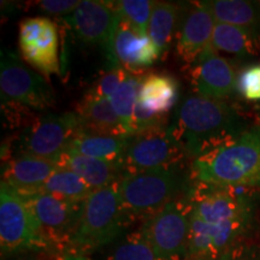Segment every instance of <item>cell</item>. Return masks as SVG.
<instances>
[{
	"label": "cell",
	"mask_w": 260,
	"mask_h": 260,
	"mask_svg": "<svg viewBox=\"0 0 260 260\" xmlns=\"http://www.w3.org/2000/svg\"><path fill=\"white\" fill-rule=\"evenodd\" d=\"M165 121H167V118H165L164 115L154 113L138 100L134 109V115H133V132H134V135L162 130Z\"/></svg>",
	"instance_id": "obj_29"
},
{
	"label": "cell",
	"mask_w": 260,
	"mask_h": 260,
	"mask_svg": "<svg viewBox=\"0 0 260 260\" xmlns=\"http://www.w3.org/2000/svg\"><path fill=\"white\" fill-rule=\"evenodd\" d=\"M113 56L117 64L132 69L149 67L160 57L148 35L140 34L122 19L113 38Z\"/></svg>",
	"instance_id": "obj_17"
},
{
	"label": "cell",
	"mask_w": 260,
	"mask_h": 260,
	"mask_svg": "<svg viewBox=\"0 0 260 260\" xmlns=\"http://www.w3.org/2000/svg\"><path fill=\"white\" fill-rule=\"evenodd\" d=\"M132 136L94 135L80 132L75 136L69 148L86 157L103 159L121 164Z\"/></svg>",
	"instance_id": "obj_21"
},
{
	"label": "cell",
	"mask_w": 260,
	"mask_h": 260,
	"mask_svg": "<svg viewBox=\"0 0 260 260\" xmlns=\"http://www.w3.org/2000/svg\"><path fill=\"white\" fill-rule=\"evenodd\" d=\"M177 98L178 83L170 75L151 74L142 79L138 100L154 113L165 115Z\"/></svg>",
	"instance_id": "obj_22"
},
{
	"label": "cell",
	"mask_w": 260,
	"mask_h": 260,
	"mask_svg": "<svg viewBox=\"0 0 260 260\" xmlns=\"http://www.w3.org/2000/svg\"><path fill=\"white\" fill-rule=\"evenodd\" d=\"M65 21L83 44L103 47L112 68L118 67L113 56V38L121 17L115 5L96 0H83L73 14L65 17Z\"/></svg>",
	"instance_id": "obj_12"
},
{
	"label": "cell",
	"mask_w": 260,
	"mask_h": 260,
	"mask_svg": "<svg viewBox=\"0 0 260 260\" xmlns=\"http://www.w3.org/2000/svg\"><path fill=\"white\" fill-rule=\"evenodd\" d=\"M80 3L81 2H77V0H46V2L39 3V6L46 14L67 17L77 9Z\"/></svg>",
	"instance_id": "obj_32"
},
{
	"label": "cell",
	"mask_w": 260,
	"mask_h": 260,
	"mask_svg": "<svg viewBox=\"0 0 260 260\" xmlns=\"http://www.w3.org/2000/svg\"><path fill=\"white\" fill-rule=\"evenodd\" d=\"M256 34L247 29L225 23L214 24L210 46L216 52H226L237 57L247 58L255 54Z\"/></svg>",
	"instance_id": "obj_23"
},
{
	"label": "cell",
	"mask_w": 260,
	"mask_h": 260,
	"mask_svg": "<svg viewBox=\"0 0 260 260\" xmlns=\"http://www.w3.org/2000/svg\"><path fill=\"white\" fill-rule=\"evenodd\" d=\"M183 187L178 165L154 170L123 174L118 181L121 201L130 217H146L158 212L176 199Z\"/></svg>",
	"instance_id": "obj_5"
},
{
	"label": "cell",
	"mask_w": 260,
	"mask_h": 260,
	"mask_svg": "<svg viewBox=\"0 0 260 260\" xmlns=\"http://www.w3.org/2000/svg\"><path fill=\"white\" fill-rule=\"evenodd\" d=\"M128 71L123 69L121 67L112 68L96 81L95 86L90 90V94L103 99H110L119 86L123 83V81L128 76Z\"/></svg>",
	"instance_id": "obj_30"
},
{
	"label": "cell",
	"mask_w": 260,
	"mask_h": 260,
	"mask_svg": "<svg viewBox=\"0 0 260 260\" xmlns=\"http://www.w3.org/2000/svg\"><path fill=\"white\" fill-rule=\"evenodd\" d=\"M61 252L56 249H42V251H34L23 253L15 256H10L5 260H57L58 255Z\"/></svg>",
	"instance_id": "obj_34"
},
{
	"label": "cell",
	"mask_w": 260,
	"mask_h": 260,
	"mask_svg": "<svg viewBox=\"0 0 260 260\" xmlns=\"http://www.w3.org/2000/svg\"><path fill=\"white\" fill-rule=\"evenodd\" d=\"M58 169L59 164L57 162L21 153L8 161L3 171V182L18 193L32 194L39 191Z\"/></svg>",
	"instance_id": "obj_16"
},
{
	"label": "cell",
	"mask_w": 260,
	"mask_h": 260,
	"mask_svg": "<svg viewBox=\"0 0 260 260\" xmlns=\"http://www.w3.org/2000/svg\"><path fill=\"white\" fill-rule=\"evenodd\" d=\"M237 79L232 63L211 46L201 53L191 71V81L198 95L220 102L237 89Z\"/></svg>",
	"instance_id": "obj_14"
},
{
	"label": "cell",
	"mask_w": 260,
	"mask_h": 260,
	"mask_svg": "<svg viewBox=\"0 0 260 260\" xmlns=\"http://www.w3.org/2000/svg\"><path fill=\"white\" fill-rule=\"evenodd\" d=\"M214 21L204 2L197 3L187 12L182 23L178 53L188 64H195L212 40Z\"/></svg>",
	"instance_id": "obj_15"
},
{
	"label": "cell",
	"mask_w": 260,
	"mask_h": 260,
	"mask_svg": "<svg viewBox=\"0 0 260 260\" xmlns=\"http://www.w3.org/2000/svg\"><path fill=\"white\" fill-rule=\"evenodd\" d=\"M256 189L198 182L190 189L189 258L219 260L246 242L254 226Z\"/></svg>",
	"instance_id": "obj_1"
},
{
	"label": "cell",
	"mask_w": 260,
	"mask_h": 260,
	"mask_svg": "<svg viewBox=\"0 0 260 260\" xmlns=\"http://www.w3.org/2000/svg\"><path fill=\"white\" fill-rule=\"evenodd\" d=\"M0 92L3 104L42 110L53 104V93L40 75L12 53H2Z\"/></svg>",
	"instance_id": "obj_10"
},
{
	"label": "cell",
	"mask_w": 260,
	"mask_h": 260,
	"mask_svg": "<svg viewBox=\"0 0 260 260\" xmlns=\"http://www.w3.org/2000/svg\"><path fill=\"white\" fill-rule=\"evenodd\" d=\"M81 132L94 135L130 136L109 99L88 93L77 106Z\"/></svg>",
	"instance_id": "obj_18"
},
{
	"label": "cell",
	"mask_w": 260,
	"mask_h": 260,
	"mask_svg": "<svg viewBox=\"0 0 260 260\" xmlns=\"http://www.w3.org/2000/svg\"><path fill=\"white\" fill-rule=\"evenodd\" d=\"M19 50L27 63L45 75L59 74L58 31L46 17L27 18L19 25Z\"/></svg>",
	"instance_id": "obj_13"
},
{
	"label": "cell",
	"mask_w": 260,
	"mask_h": 260,
	"mask_svg": "<svg viewBox=\"0 0 260 260\" xmlns=\"http://www.w3.org/2000/svg\"><path fill=\"white\" fill-rule=\"evenodd\" d=\"M160 260L189 258V198L171 200L145 219L138 230Z\"/></svg>",
	"instance_id": "obj_7"
},
{
	"label": "cell",
	"mask_w": 260,
	"mask_h": 260,
	"mask_svg": "<svg viewBox=\"0 0 260 260\" xmlns=\"http://www.w3.org/2000/svg\"><path fill=\"white\" fill-rule=\"evenodd\" d=\"M186 152L170 130L142 133L132 136L121 160L123 174H133L178 165Z\"/></svg>",
	"instance_id": "obj_11"
},
{
	"label": "cell",
	"mask_w": 260,
	"mask_h": 260,
	"mask_svg": "<svg viewBox=\"0 0 260 260\" xmlns=\"http://www.w3.org/2000/svg\"><path fill=\"white\" fill-rule=\"evenodd\" d=\"M198 182L260 189V126L240 133L193 161Z\"/></svg>",
	"instance_id": "obj_3"
},
{
	"label": "cell",
	"mask_w": 260,
	"mask_h": 260,
	"mask_svg": "<svg viewBox=\"0 0 260 260\" xmlns=\"http://www.w3.org/2000/svg\"><path fill=\"white\" fill-rule=\"evenodd\" d=\"M22 195L34 213L48 243L59 252L68 251L79 223L82 204L40 191Z\"/></svg>",
	"instance_id": "obj_9"
},
{
	"label": "cell",
	"mask_w": 260,
	"mask_h": 260,
	"mask_svg": "<svg viewBox=\"0 0 260 260\" xmlns=\"http://www.w3.org/2000/svg\"><path fill=\"white\" fill-rule=\"evenodd\" d=\"M40 193H46L60 198V199L82 204L93 189L81 178L79 175L68 169L59 167L56 172L45 182V184L39 189ZM38 193V191H37Z\"/></svg>",
	"instance_id": "obj_25"
},
{
	"label": "cell",
	"mask_w": 260,
	"mask_h": 260,
	"mask_svg": "<svg viewBox=\"0 0 260 260\" xmlns=\"http://www.w3.org/2000/svg\"><path fill=\"white\" fill-rule=\"evenodd\" d=\"M81 132L77 113L45 115L35 119L22 135V153L59 162L73 140Z\"/></svg>",
	"instance_id": "obj_8"
},
{
	"label": "cell",
	"mask_w": 260,
	"mask_h": 260,
	"mask_svg": "<svg viewBox=\"0 0 260 260\" xmlns=\"http://www.w3.org/2000/svg\"><path fill=\"white\" fill-rule=\"evenodd\" d=\"M241 121L228 104L200 95L187 98L178 110L171 134L195 159L240 134Z\"/></svg>",
	"instance_id": "obj_2"
},
{
	"label": "cell",
	"mask_w": 260,
	"mask_h": 260,
	"mask_svg": "<svg viewBox=\"0 0 260 260\" xmlns=\"http://www.w3.org/2000/svg\"><path fill=\"white\" fill-rule=\"evenodd\" d=\"M142 79H140L138 75L128 74L126 79L116 90L115 94L110 98V103L123 123L126 133L130 136H134L133 132V115L134 109L139 99L140 87H141Z\"/></svg>",
	"instance_id": "obj_26"
},
{
	"label": "cell",
	"mask_w": 260,
	"mask_h": 260,
	"mask_svg": "<svg viewBox=\"0 0 260 260\" xmlns=\"http://www.w3.org/2000/svg\"><path fill=\"white\" fill-rule=\"evenodd\" d=\"M107 260H160L139 232L130 234L110 252Z\"/></svg>",
	"instance_id": "obj_28"
},
{
	"label": "cell",
	"mask_w": 260,
	"mask_h": 260,
	"mask_svg": "<svg viewBox=\"0 0 260 260\" xmlns=\"http://www.w3.org/2000/svg\"><path fill=\"white\" fill-rule=\"evenodd\" d=\"M115 4L117 12L123 22L128 23L140 34L148 35V23L154 2L152 0H122Z\"/></svg>",
	"instance_id": "obj_27"
},
{
	"label": "cell",
	"mask_w": 260,
	"mask_h": 260,
	"mask_svg": "<svg viewBox=\"0 0 260 260\" xmlns=\"http://www.w3.org/2000/svg\"><path fill=\"white\" fill-rule=\"evenodd\" d=\"M182 260H195V259H191V258H187V259H182Z\"/></svg>",
	"instance_id": "obj_36"
},
{
	"label": "cell",
	"mask_w": 260,
	"mask_h": 260,
	"mask_svg": "<svg viewBox=\"0 0 260 260\" xmlns=\"http://www.w3.org/2000/svg\"><path fill=\"white\" fill-rule=\"evenodd\" d=\"M0 187V248L3 259L28 252L54 249L45 239L23 195L3 181Z\"/></svg>",
	"instance_id": "obj_6"
},
{
	"label": "cell",
	"mask_w": 260,
	"mask_h": 260,
	"mask_svg": "<svg viewBox=\"0 0 260 260\" xmlns=\"http://www.w3.org/2000/svg\"><path fill=\"white\" fill-rule=\"evenodd\" d=\"M237 90L249 102H260V64L251 65L240 74Z\"/></svg>",
	"instance_id": "obj_31"
},
{
	"label": "cell",
	"mask_w": 260,
	"mask_h": 260,
	"mask_svg": "<svg viewBox=\"0 0 260 260\" xmlns=\"http://www.w3.org/2000/svg\"><path fill=\"white\" fill-rule=\"evenodd\" d=\"M57 260H92L88 258L84 253L74 251V249H68V251L61 252L59 255H58Z\"/></svg>",
	"instance_id": "obj_35"
},
{
	"label": "cell",
	"mask_w": 260,
	"mask_h": 260,
	"mask_svg": "<svg viewBox=\"0 0 260 260\" xmlns=\"http://www.w3.org/2000/svg\"><path fill=\"white\" fill-rule=\"evenodd\" d=\"M58 164L79 175L93 190L115 183L123 175L121 164L118 162L86 157L71 149L65 151Z\"/></svg>",
	"instance_id": "obj_19"
},
{
	"label": "cell",
	"mask_w": 260,
	"mask_h": 260,
	"mask_svg": "<svg viewBox=\"0 0 260 260\" xmlns=\"http://www.w3.org/2000/svg\"><path fill=\"white\" fill-rule=\"evenodd\" d=\"M118 191V181L93 190L82 203L70 248L86 253L118 241L130 223Z\"/></svg>",
	"instance_id": "obj_4"
},
{
	"label": "cell",
	"mask_w": 260,
	"mask_h": 260,
	"mask_svg": "<svg viewBox=\"0 0 260 260\" xmlns=\"http://www.w3.org/2000/svg\"><path fill=\"white\" fill-rule=\"evenodd\" d=\"M216 23L235 25L258 34L260 30V5L246 0L204 2Z\"/></svg>",
	"instance_id": "obj_20"
},
{
	"label": "cell",
	"mask_w": 260,
	"mask_h": 260,
	"mask_svg": "<svg viewBox=\"0 0 260 260\" xmlns=\"http://www.w3.org/2000/svg\"><path fill=\"white\" fill-rule=\"evenodd\" d=\"M180 6L169 2H154L147 34L157 47L159 56L170 46L176 29Z\"/></svg>",
	"instance_id": "obj_24"
},
{
	"label": "cell",
	"mask_w": 260,
	"mask_h": 260,
	"mask_svg": "<svg viewBox=\"0 0 260 260\" xmlns=\"http://www.w3.org/2000/svg\"><path fill=\"white\" fill-rule=\"evenodd\" d=\"M219 260H260V247L246 241Z\"/></svg>",
	"instance_id": "obj_33"
}]
</instances>
